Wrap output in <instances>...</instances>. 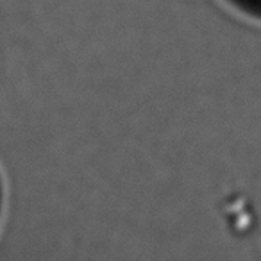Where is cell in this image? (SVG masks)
I'll return each instance as SVG.
<instances>
[{
	"mask_svg": "<svg viewBox=\"0 0 261 261\" xmlns=\"http://www.w3.org/2000/svg\"><path fill=\"white\" fill-rule=\"evenodd\" d=\"M254 2H257V4H261V0H254Z\"/></svg>",
	"mask_w": 261,
	"mask_h": 261,
	"instance_id": "6da1fadb",
	"label": "cell"
}]
</instances>
